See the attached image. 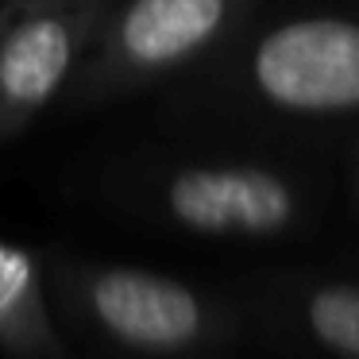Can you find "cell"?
Listing matches in <instances>:
<instances>
[{
  "mask_svg": "<svg viewBox=\"0 0 359 359\" xmlns=\"http://www.w3.org/2000/svg\"><path fill=\"white\" fill-rule=\"evenodd\" d=\"M248 86L286 116L359 112V20L294 16L255 39Z\"/></svg>",
  "mask_w": 359,
  "mask_h": 359,
  "instance_id": "1",
  "label": "cell"
},
{
  "mask_svg": "<svg viewBox=\"0 0 359 359\" xmlns=\"http://www.w3.org/2000/svg\"><path fill=\"white\" fill-rule=\"evenodd\" d=\"M243 0H128L104 24L97 55L81 74V93L104 97L140 89L209 55Z\"/></svg>",
  "mask_w": 359,
  "mask_h": 359,
  "instance_id": "2",
  "label": "cell"
},
{
  "mask_svg": "<svg viewBox=\"0 0 359 359\" xmlns=\"http://www.w3.org/2000/svg\"><path fill=\"white\" fill-rule=\"evenodd\" d=\"M97 27V0H8L0 8V140H12L55 104Z\"/></svg>",
  "mask_w": 359,
  "mask_h": 359,
  "instance_id": "3",
  "label": "cell"
},
{
  "mask_svg": "<svg viewBox=\"0 0 359 359\" xmlns=\"http://www.w3.org/2000/svg\"><path fill=\"white\" fill-rule=\"evenodd\" d=\"M178 224L209 236H271L294 220L297 194L263 163H194L166 182Z\"/></svg>",
  "mask_w": 359,
  "mask_h": 359,
  "instance_id": "4",
  "label": "cell"
},
{
  "mask_svg": "<svg viewBox=\"0 0 359 359\" xmlns=\"http://www.w3.org/2000/svg\"><path fill=\"white\" fill-rule=\"evenodd\" d=\"M93 309L116 336L147 348L186 344L201 325V305L186 286L151 271H104L93 282Z\"/></svg>",
  "mask_w": 359,
  "mask_h": 359,
  "instance_id": "5",
  "label": "cell"
},
{
  "mask_svg": "<svg viewBox=\"0 0 359 359\" xmlns=\"http://www.w3.org/2000/svg\"><path fill=\"white\" fill-rule=\"evenodd\" d=\"M309 320L328 348L359 359V286H328L309 302Z\"/></svg>",
  "mask_w": 359,
  "mask_h": 359,
  "instance_id": "6",
  "label": "cell"
},
{
  "mask_svg": "<svg viewBox=\"0 0 359 359\" xmlns=\"http://www.w3.org/2000/svg\"><path fill=\"white\" fill-rule=\"evenodd\" d=\"M32 282H35V271H32L27 251L0 243V313L16 309V305L32 294Z\"/></svg>",
  "mask_w": 359,
  "mask_h": 359,
  "instance_id": "7",
  "label": "cell"
}]
</instances>
